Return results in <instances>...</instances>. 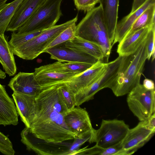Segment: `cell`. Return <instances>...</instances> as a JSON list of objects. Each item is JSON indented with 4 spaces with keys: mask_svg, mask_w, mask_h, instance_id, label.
<instances>
[{
    "mask_svg": "<svg viewBox=\"0 0 155 155\" xmlns=\"http://www.w3.org/2000/svg\"><path fill=\"white\" fill-rule=\"evenodd\" d=\"M49 54L51 59L61 62H81L94 64L98 60L88 54L66 47L63 43L44 51Z\"/></svg>",
    "mask_w": 155,
    "mask_h": 155,
    "instance_id": "14",
    "label": "cell"
},
{
    "mask_svg": "<svg viewBox=\"0 0 155 155\" xmlns=\"http://www.w3.org/2000/svg\"><path fill=\"white\" fill-rule=\"evenodd\" d=\"M129 129L123 120L103 119L99 128L94 130L91 143L103 148L114 146L121 142Z\"/></svg>",
    "mask_w": 155,
    "mask_h": 155,
    "instance_id": "7",
    "label": "cell"
},
{
    "mask_svg": "<svg viewBox=\"0 0 155 155\" xmlns=\"http://www.w3.org/2000/svg\"><path fill=\"white\" fill-rule=\"evenodd\" d=\"M155 28H152L149 33L147 40V59L150 58L153 49L155 48Z\"/></svg>",
    "mask_w": 155,
    "mask_h": 155,
    "instance_id": "32",
    "label": "cell"
},
{
    "mask_svg": "<svg viewBox=\"0 0 155 155\" xmlns=\"http://www.w3.org/2000/svg\"><path fill=\"white\" fill-rule=\"evenodd\" d=\"M78 15L65 22L44 30L39 35L21 45L12 48L14 54L26 60H32L43 53L48 45L61 32L77 22Z\"/></svg>",
    "mask_w": 155,
    "mask_h": 155,
    "instance_id": "4",
    "label": "cell"
},
{
    "mask_svg": "<svg viewBox=\"0 0 155 155\" xmlns=\"http://www.w3.org/2000/svg\"><path fill=\"white\" fill-rule=\"evenodd\" d=\"M107 63L98 61L83 73L75 76L65 83L74 100L81 92L95 82L105 70Z\"/></svg>",
    "mask_w": 155,
    "mask_h": 155,
    "instance_id": "12",
    "label": "cell"
},
{
    "mask_svg": "<svg viewBox=\"0 0 155 155\" xmlns=\"http://www.w3.org/2000/svg\"><path fill=\"white\" fill-rule=\"evenodd\" d=\"M93 64L81 62H67L63 63V67L67 70L79 74L90 68Z\"/></svg>",
    "mask_w": 155,
    "mask_h": 155,
    "instance_id": "29",
    "label": "cell"
},
{
    "mask_svg": "<svg viewBox=\"0 0 155 155\" xmlns=\"http://www.w3.org/2000/svg\"><path fill=\"white\" fill-rule=\"evenodd\" d=\"M127 101L129 109L140 121L155 113V89H147L140 83L128 94Z\"/></svg>",
    "mask_w": 155,
    "mask_h": 155,
    "instance_id": "6",
    "label": "cell"
},
{
    "mask_svg": "<svg viewBox=\"0 0 155 155\" xmlns=\"http://www.w3.org/2000/svg\"><path fill=\"white\" fill-rule=\"evenodd\" d=\"M76 29V23L71 25L59 34L48 45L44 51L73 39L75 36Z\"/></svg>",
    "mask_w": 155,
    "mask_h": 155,
    "instance_id": "28",
    "label": "cell"
},
{
    "mask_svg": "<svg viewBox=\"0 0 155 155\" xmlns=\"http://www.w3.org/2000/svg\"><path fill=\"white\" fill-rule=\"evenodd\" d=\"M152 28H143L125 36L117 46V52L119 56H127L134 53L147 39Z\"/></svg>",
    "mask_w": 155,
    "mask_h": 155,
    "instance_id": "18",
    "label": "cell"
},
{
    "mask_svg": "<svg viewBox=\"0 0 155 155\" xmlns=\"http://www.w3.org/2000/svg\"><path fill=\"white\" fill-rule=\"evenodd\" d=\"M143 85L147 89L149 90L155 89L154 82L151 79L148 78L145 79L143 81Z\"/></svg>",
    "mask_w": 155,
    "mask_h": 155,
    "instance_id": "35",
    "label": "cell"
},
{
    "mask_svg": "<svg viewBox=\"0 0 155 155\" xmlns=\"http://www.w3.org/2000/svg\"><path fill=\"white\" fill-rule=\"evenodd\" d=\"M44 0H23L20 3L6 31H17L29 19Z\"/></svg>",
    "mask_w": 155,
    "mask_h": 155,
    "instance_id": "16",
    "label": "cell"
},
{
    "mask_svg": "<svg viewBox=\"0 0 155 155\" xmlns=\"http://www.w3.org/2000/svg\"><path fill=\"white\" fill-rule=\"evenodd\" d=\"M6 73L0 69V78L4 79L6 77Z\"/></svg>",
    "mask_w": 155,
    "mask_h": 155,
    "instance_id": "38",
    "label": "cell"
},
{
    "mask_svg": "<svg viewBox=\"0 0 155 155\" xmlns=\"http://www.w3.org/2000/svg\"><path fill=\"white\" fill-rule=\"evenodd\" d=\"M34 73L41 87L65 82L77 75L65 69L59 61L36 68Z\"/></svg>",
    "mask_w": 155,
    "mask_h": 155,
    "instance_id": "10",
    "label": "cell"
},
{
    "mask_svg": "<svg viewBox=\"0 0 155 155\" xmlns=\"http://www.w3.org/2000/svg\"><path fill=\"white\" fill-rule=\"evenodd\" d=\"M147 38L134 53L123 56L117 76L109 88L116 96L128 94L140 83V78L147 57Z\"/></svg>",
    "mask_w": 155,
    "mask_h": 155,
    "instance_id": "2",
    "label": "cell"
},
{
    "mask_svg": "<svg viewBox=\"0 0 155 155\" xmlns=\"http://www.w3.org/2000/svg\"><path fill=\"white\" fill-rule=\"evenodd\" d=\"M59 88L62 98L68 110L75 107L74 97L66 84L64 82L59 83Z\"/></svg>",
    "mask_w": 155,
    "mask_h": 155,
    "instance_id": "30",
    "label": "cell"
},
{
    "mask_svg": "<svg viewBox=\"0 0 155 155\" xmlns=\"http://www.w3.org/2000/svg\"><path fill=\"white\" fill-rule=\"evenodd\" d=\"M119 0H100L104 21L109 39L112 44L114 42L117 23Z\"/></svg>",
    "mask_w": 155,
    "mask_h": 155,
    "instance_id": "21",
    "label": "cell"
},
{
    "mask_svg": "<svg viewBox=\"0 0 155 155\" xmlns=\"http://www.w3.org/2000/svg\"><path fill=\"white\" fill-rule=\"evenodd\" d=\"M1 147H2V145L0 144V149L1 148Z\"/></svg>",
    "mask_w": 155,
    "mask_h": 155,
    "instance_id": "40",
    "label": "cell"
},
{
    "mask_svg": "<svg viewBox=\"0 0 155 155\" xmlns=\"http://www.w3.org/2000/svg\"><path fill=\"white\" fill-rule=\"evenodd\" d=\"M154 134L146 127L143 121H140L135 127L129 128L120 143L124 155L133 154L147 143Z\"/></svg>",
    "mask_w": 155,
    "mask_h": 155,
    "instance_id": "13",
    "label": "cell"
},
{
    "mask_svg": "<svg viewBox=\"0 0 155 155\" xmlns=\"http://www.w3.org/2000/svg\"><path fill=\"white\" fill-rule=\"evenodd\" d=\"M75 6L79 11L87 12L95 7L100 0H73Z\"/></svg>",
    "mask_w": 155,
    "mask_h": 155,
    "instance_id": "31",
    "label": "cell"
},
{
    "mask_svg": "<svg viewBox=\"0 0 155 155\" xmlns=\"http://www.w3.org/2000/svg\"><path fill=\"white\" fill-rule=\"evenodd\" d=\"M23 0L6 3L0 10V34H4L18 6Z\"/></svg>",
    "mask_w": 155,
    "mask_h": 155,
    "instance_id": "25",
    "label": "cell"
},
{
    "mask_svg": "<svg viewBox=\"0 0 155 155\" xmlns=\"http://www.w3.org/2000/svg\"><path fill=\"white\" fill-rule=\"evenodd\" d=\"M59 83L44 87L35 96V113L29 128L36 137L48 142L73 140L75 134L64 119L68 110L59 88Z\"/></svg>",
    "mask_w": 155,
    "mask_h": 155,
    "instance_id": "1",
    "label": "cell"
},
{
    "mask_svg": "<svg viewBox=\"0 0 155 155\" xmlns=\"http://www.w3.org/2000/svg\"><path fill=\"white\" fill-rule=\"evenodd\" d=\"M143 121L145 126L148 129L155 132V113L152 115L147 119Z\"/></svg>",
    "mask_w": 155,
    "mask_h": 155,
    "instance_id": "33",
    "label": "cell"
},
{
    "mask_svg": "<svg viewBox=\"0 0 155 155\" xmlns=\"http://www.w3.org/2000/svg\"><path fill=\"white\" fill-rule=\"evenodd\" d=\"M64 119L68 129L75 137H82L94 131L88 112L79 106L68 110Z\"/></svg>",
    "mask_w": 155,
    "mask_h": 155,
    "instance_id": "11",
    "label": "cell"
},
{
    "mask_svg": "<svg viewBox=\"0 0 155 155\" xmlns=\"http://www.w3.org/2000/svg\"><path fill=\"white\" fill-rule=\"evenodd\" d=\"M0 144L12 150H14L13 144L8 138L0 132Z\"/></svg>",
    "mask_w": 155,
    "mask_h": 155,
    "instance_id": "34",
    "label": "cell"
},
{
    "mask_svg": "<svg viewBox=\"0 0 155 155\" xmlns=\"http://www.w3.org/2000/svg\"><path fill=\"white\" fill-rule=\"evenodd\" d=\"M18 113L13 99L6 91L5 86L0 83V125H17Z\"/></svg>",
    "mask_w": 155,
    "mask_h": 155,
    "instance_id": "17",
    "label": "cell"
},
{
    "mask_svg": "<svg viewBox=\"0 0 155 155\" xmlns=\"http://www.w3.org/2000/svg\"><path fill=\"white\" fill-rule=\"evenodd\" d=\"M14 54L4 34H0V63L5 73L10 76H14L17 70Z\"/></svg>",
    "mask_w": 155,
    "mask_h": 155,
    "instance_id": "23",
    "label": "cell"
},
{
    "mask_svg": "<svg viewBox=\"0 0 155 155\" xmlns=\"http://www.w3.org/2000/svg\"><path fill=\"white\" fill-rule=\"evenodd\" d=\"M155 4L150 5L143 12L125 36L143 28L150 27L155 28Z\"/></svg>",
    "mask_w": 155,
    "mask_h": 155,
    "instance_id": "24",
    "label": "cell"
},
{
    "mask_svg": "<svg viewBox=\"0 0 155 155\" xmlns=\"http://www.w3.org/2000/svg\"><path fill=\"white\" fill-rule=\"evenodd\" d=\"M155 4V0H145L136 10L130 12L117 23L113 46L122 40L131 27L133 24L143 12L150 5Z\"/></svg>",
    "mask_w": 155,
    "mask_h": 155,
    "instance_id": "20",
    "label": "cell"
},
{
    "mask_svg": "<svg viewBox=\"0 0 155 155\" xmlns=\"http://www.w3.org/2000/svg\"><path fill=\"white\" fill-rule=\"evenodd\" d=\"M21 141L27 149L38 155H71L70 148L73 140L59 143L48 142L36 137L25 127L21 133Z\"/></svg>",
    "mask_w": 155,
    "mask_h": 155,
    "instance_id": "8",
    "label": "cell"
},
{
    "mask_svg": "<svg viewBox=\"0 0 155 155\" xmlns=\"http://www.w3.org/2000/svg\"><path fill=\"white\" fill-rule=\"evenodd\" d=\"M8 86L13 93L34 96H35L41 89L34 72H19L11 78Z\"/></svg>",
    "mask_w": 155,
    "mask_h": 155,
    "instance_id": "15",
    "label": "cell"
},
{
    "mask_svg": "<svg viewBox=\"0 0 155 155\" xmlns=\"http://www.w3.org/2000/svg\"><path fill=\"white\" fill-rule=\"evenodd\" d=\"M145 0H134L131 11L133 12L138 8L144 3Z\"/></svg>",
    "mask_w": 155,
    "mask_h": 155,
    "instance_id": "36",
    "label": "cell"
},
{
    "mask_svg": "<svg viewBox=\"0 0 155 155\" xmlns=\"http://www.w3.org/2000/svg\"><path fill=\"white\" fill-rule=\"evenodd\" d=\"M123 58V56H119L115 60L107 63L105 70L99 78L80 94V104L93 99L94 95L100 90L110 88L117 76Z\"/></svg>",
    "mask_w": 155,
    "mask_h": 155,
    "instance_id": "9",
    "label": "cell"
},
{
    "mask_svg": "<svg viewBox=\"0 0 155 155\" xmlns=\"http://www.w3.org/2000/svg\"><path fill=\"white\" fill-rule=\"evenodd\" d=\"M8 0H0V10L6 4V2Z\"/></svg>",
    "mask_w": 155,
    "mask_h": 155,
    "instance_id": "37",
    "label": "cell"
},
{
    "mask_svg": "<svg viewBox=\"0 0 155 155\" xmlns=\"http://www.w3.org/2000/svg\"><path fill=\"white\" fill-rule=\"evenodd\" d=\"M43 30L33 31L22 33H15L13 32L8 43L13 48L25 43L37 36Z\"/></svg>",
    "mask_w": 155,
    "mask_h": 155,
    "instance_id": "27",
    "label": "cell"
},
{
    "mask_svg": "<svg viewBox=\"0 0 155 155\" xmlns=\"http://www.w3.org/2000/svg\"><path fill=\"white\" fill-rule=\"evenodd\" d=\"M63 44L68 48L88 54L103 62L104 56L101 47L97 44L75 36Z\"/></svg>",
    "mask_w": 155,
    "mask_h": 155,
    "instance_id": "22",
    "label": "cell"
},
{
    "mask_svg": "<svg viewBox=\"0 0 155 155\" xmlns=\"http://www.w3.org/2000/svg\"><path fill=\"white\" fill-rule=\"evenodd\" d=\"M63 0H44L17 33L43 30L55 25L62 15L61 5Z\"/></svg>",
    "mask_w": 155,
    "mask_h": 155,
    "instance_id": "5",
    "label": "cell"
},
{
    "mask_svg": "<svg viewBox=\"0 0 155 155\" xmlns=\"http://www.w3.org/2000/svg\"><path fill=\"white\" fill-rule=\"evenodd\" d=\"M75 35L99 45L104 52V60L108 62L112 46L100 5L87 12L85 16L76 25Z\"/></svg>",
    "mask_w": 155,
    "mask_h": 155,
    "instance_id": "3",
    "label": "cell"
},
{
    "mask_svg": "<svg viewBox=\"0 0 155 155\" xmlns=\"http://www.w3.org/2000/svg\"><path fill=\"white\" fill-rule=\"evenodd\" d=\"M155 48H154L153 51V52H152V55H151V57H152V61H153L154 58H155Z\"/></svg>",
    "mask_w": 155,
    "mask_h": 155,
    "instance_id": "39",
    "label": "cell"
},
{
    "mask_svg": "<svg viewBox=\"0 0 155 155\" xmlns=\"http://www.w3.org/2000/svg\"><path fill=\"white\" fill-rule=\"evenodd\" d=\"M12 96L21 121L29 128L35 115V96L14 93Z\"/></svg>",
    "mask_w": 155,
    "mask_h": 155,
    "instance_id": "19",
    "label": "cell"
},
{
    "mask_svg": "<svg viewBox=\"0 0 155 155\" xmlns=\"http://www.w3.org/2000/svg\"><path fill=\"white\" fill-rule=\"evenodd\" d=\"M119 151L116 146L107 148H103L96 144L90 148H84L77 150L75 153L77 155H116Z\"/></svg>",
    "mask_w": 155,
    "mask_h": 155,
    "instance_id": "26",
    "label": "cell"
}]
</instances>
